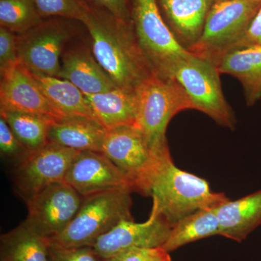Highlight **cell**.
I'll use <instances>...</instances> for the list:
<instances>
[{
	"instance_id": "6da1fadb",
	"label": "cell",
	"mask_w": 261,
	"mask_h": 261,
	"mask_svg": "<svg viewBox=\"0 0 261 261\" xmlns=\"http://www.w3.org/2000/svg\"><path fill=\"white\" fill-rule=\"evenodd\" d=\"M91 39V51L118 88L136 90L153 75L130 21H122L89 3L81 22Z\"/></svg>"
},
{
	"instance_id": "7a4b0ae2",
	"label": "cell",
	"mask_w": 261,
	"mask_h": 261,
	"mask_svg": "<svg viewBox=\"0 0 261 261\" xmlns=\"http://www.w3.org/2000/svg\"><path fill=\"white\" fill-rule=\"evenodd\" d=\"M149 196L159 214L172 227L197 211L217 207L229 200L222 192H213L204 178L176 167L170 151L160 158Z\"/></svg>"
},
{
	"instance_id": "3957f363",
	"label": "cell",
	"mask_w": 261,
	"mask_h": 261,
	"mask_svg": "<svg viewBox=\"0 0 261 261\" xmlns=\"http://www.w3.org/2000/svg\"><path fill=\"white\" fill-rule=\"evenodd\" d=\"M132 192L118 190L84 197L74 219L58 236L48 240L58 247H92L98 239L125 220H134Z\"/></svg>"
},
{
	"instance_id": "277c9868",
	"label": "cell",
	"mask_w": 261,
	"mask_h": 261,
	"mask_svg": "<svg viewBox=\"0 0 261 261\" xmlns=\"http://www.w3.org/2000/svg\"><path fill=\"white\" fill-rule=\"evenodd\" d=\"M138 112L136 125L140 128L155 155L169 150L166 130L173 117L192 110L186 92L174 79L152 75L137 89Z\"/></svg>"
},
{
	"instance_id": "5b68a950",
	"label": "cell",
	"mask_w": 261,
	"mask_h": 261,
	"mask_svg": "<svg viewBox=\"0 0 261 261\" xmlns=\"http://www.w3.org/2000/svg\"><path fill=\"white\" fill-rule=\"evenodd\" d=\"M130 20L136 39L153 74L171 78L178 62L190 51L166 23L157 0H132Z\"/></svg>"
},
{
	"instance_id": "8992f818",
	"label": "cell",
	"mask_w": 261,
	"mask_h": 261,
	"mask_svg": "<svg viewBox=\"0 0 261 261\" xmlns=\"http://www.w3.org/2000/svg\"><path fill=\"white\" fill-rule=\"evenodd\" d=\"M260 8L259 0L216 1L200 39L189 51L216 65L226 53L237 47Z\"/></svg>"
},
{
	"instance_id": "52a82bcc",
	"label": "cell",
	"mask_w": 261,
	"mask_h": 261,
	"mask_svg": "<svg viewBox=\"0 0 261 261\" xmlns=\"http://www.w3.org/2000/svg\"><path fill=\"white\" fill-rule=\"evenodd\" d=\"M216 65L190 53L178 62L171 73L186 92L192 110L205 113L218 124L233 129L237 121L223 92Z\"/></svg>"
},
{
	"instance_id": "ba28073f",
	"label": "cell",
	"mask_w": 261,
	"mask_h": 261,
	"mask_svg": "<svg viewBox=\"0 0 261 261\" xmlns=\"http://www.w3.org/2000/svg\"><path fill=\"white\" fill-rule=\"evenodd\" d=\"M101 152L129 178L134 192L149 196L151 180L160 158L166 152L155 155L137 125H122L107 130Z\"/></svg>"
},
{
	"instance_id": "9c48e42d",
	"label": "cell",
	"mask_w": 261,
	"mask_h": 261,
	"mask_svg": "<svg viewBox=\"0 0 261 261\" xmlns=\"http://www.w3.org/2000/svg\"><path fill=\"white\" fill-rule=\"evenodd\" d=\"M74 22L44 19L32 30L17 35L20 65L33 73L59 78L65 46L75 34Z\"/></svg>"
},
{
	"instance_id": "30bf717a",
	"label": "cell",
	"mask_w": 261,
	"mask_h": 261,
	"mask_svg": "<svg viewBox=\"0 0 261 261\" xmlns=\"http://www.w3.org/2000/svg\"><path fill=\"white\" fill-rule=\"evenodd\" d=\"M83 200L65 181L53 184L25 200L28 216L24 222L49 240L64 231L74 219Z\"/></svg>"
},
{
	"instance_id": "8fae6325",
	"label": "cell",
	"mask_w": 261,
	"mask_h": 261,
	"mask_svg": "<svg viewBox=\"0 0 261 261\" xmlns=\"http://www.w3.org/2000/svg\"><path fill=\"white\" fill-rule=\"evenodd\" d=\"M77 153L50 142L29 151L15 166L13 181L17 191L25 201L49 185L64 181Z\"/></svg>"
},
{
	"instance_id": "7c38bea8",
	"label": "cell",
	"mask_w": 261,
	"mask_h": 261,
	"mask_svg": "<svg viewBox=\"0 0 261 261\" xmlns=\"http://www.w3.org/2000/svg\"><path fill=\"white\" fill-rule=\"evenodd\" d=\"M171 228L152 203L150 216L145 222L121 221L98 239L92 247L103 258L116 256L134 248L161 247L167 240Z\"/></svg>"
},
{
	"instance_id": "4fadbf2b",
	"label": "cell",
	"mask_w": 261,
	"mask_h": 261,
	"mask_svg": "<svg viewBox=\"0 0 261 261\" xmlns=\"http://www.w3.org/2000/svg\"><path fill=\"white\" fill-rule=\"evenodd\" d=\"M64 181L83 197L118 190L134 192L129 178L104 154L95 151L78 152Z\"/></svg>"
},
{
	"instance_id": "5bb4252c",
	"label": "cell",
	"mask_w": 261,
	"mask_h": 261,
	"mask_svg": "<svg viewBox=\"0 0 261 261\" xmlns=\"http://www.w3.org/2000/svg\"><path fill=\"white\" fill-rule=\"evenodd\" d=\"M0 111L34 113L61 118L31 72L21 65L1 75Z\"/></svg>"
},
{
	"instance_id": "9a60e30c",
	"label": "cell",
	"mask_w": 261,
	"mask_h": 261,
	"mask_svg": "<svg viewBox=\"0 0 261 261\" xmlns=\"http://www.w3.org/2000/svg\"><path fill=\"white\" fill-rule=\"evenodd\" d=\"M217 0H157L163 18L187 50L201 37L206 18Z\"/></svg>"
},
{
	"instance_id": "2e32d148",
	"label": "cell",
	"mask_w": 261,
	"mask_h": 261,
	"mask_svg": "<svg viewBox=\"0 0 261 261\" xmlns=\"http://www.w3.org/2000/svg\"><path fill=\"white\" fill-rule=\"evenodd\" d=\"M59 78L68 81L84 94L102 93L116 87L92 51L84 47L64 51Z\"/></svg>"
},
{
	"instance_id": "e0dca14e",
	"label": "cell",
	"mask_w": 261,
	"mask_h": 261,
	"mask_svg": "<svg viewBox=\"0 0 261 261\" xmlns=\"http://www.w3.org/2000/svg\"><path fill=\"white\" fill-rule=\"evenodd\" d=\"M220 234L241 243L261 225V190L216 207Z\"/></svg>"
},
{
	"instance_id": "ac0fdd59",
	"label": "cell",
	"mask_w": 261,
	"mask_h": 261,
	"mask_svg": "<svg viewBox=\"0 0 261 261\" xmlns=\"http://www.w3.org/2000/svg\"><path fill=\"white\" fill-rule=\"evenodd\" d=\"M219 73L232 75L243 86L247 106L261 99V46L235 48L216 65Z\"/></svg>"
},
{
	"instance_id": "d6986e66",
	"label": "cell",
	"mask_w": 261,
	"mask_h": 261,
	"mask_svg": "<svg viewBox=\"0 0 261 261\" xmlns=\"http://www.w3.org/2000/svg\"><path fill=\"white\" fill-rule=\"evenodd\" d=\"M107 129L95 118L85 116L58 118L51 125L49 142L75 151L100 152Z\"/></svg>"
},
{
	"instance_id": "ffe728a7",
	"label": "cell",
	"mask_w": 261,
	"mask_h": 261,
	"mask_svg": "<svg viewBox=\"0 0 261 261\" xmlns=\"http://www.w3.org/2000/svg\"><path fill=\"white\" fill-rule=\"evenodd\" d=\"M85 96L94 118L106 129L136 124L138 112L137 89L116 87L102 93Z\"/></svg>"
},
{
	"instance_id": "44dd1931",
	"label": "cell",
	"mask_w": 261,
	"mask_h": 261,
	"mask_svg": "<svg viewBox=\"0 0 261 261\" xmlns=\"http://www.w3.org/2000/svg\"><path fill=\"white\" fill-rule=\"evenodd\" d=\"M30 72L62 118L85 116L95 118L85 94L78 87L63 79Z\"/></svg>"
},
{
	"instance_id": "7402d4cb",
	"label": "cell",
	"mask_w": 261,
	"mask_h": 261,
	"mask_svg": "<svg viewBox=\"0 0 261 261\" xmlns=\"http://www.w3.org/2000/svg\"><path fill=\"white\" fill-rule=\"evenodd\" d=\"M1 261H50L49 242L25 222L1 235Z\"/></svg>"
},
{
	"instance_id": "603a6c76",
	"label": "cell",
	"mask_w": 261,
	"mask_h": 261,
	"mask_svg": "<svg viewBox=\"0 0 261 261\" xmlns=\"http://www.w3.org/2000/svg\"><path fill=\"white\" fill-rule=\"evenodd\" d=\"M219 234L220 224L216 207L202 209L175 224L161 247L169 253L187 244Z\"/></svg>"
},
{
	"instance_id": "cb8c5ba5",
	"label": "cell",
	"mask_w": 261,
	"mask_h": 261,
	"mask_svg": "<svg viewBox=\"0 0 261 261\" xmlns=\"http://www.w3.org/2000/svg\"><path fill=\"white\" fill-rule=\"evenodd\" d=\"M0 115L29 151L47 145L51 125L58 119L44 115L14 111H0Z\"/></svg>"
},
{
	"instance_id": "d4e9b609",
	"label": "cell",
	"mask_w": 261,
	"mask_h": 261,
	"mask_svg": "<svg viewBox=\"0 0 261 261\" xmlns=\"http://www.w3.org/2000/svg\"><path fill=\"white\" fill-rule=\"evenodd\" d=\"M43 20L32 0H0V25L15 35L28 32Z\"/></svg>"
},
{
	"instance_id": "484cf974",
	"label": "cell",
	"mask_w": 261,
	"mask_h": 261,
	"mask_svg": "<svg viewBox=\"0 0 261 261\" xmlns=\"http://www.w3.org/2000/svg\"><path fill=\"white\" fill-rule=\"evenodd\" d=\"M42 19L64 18L82 22L88 10L87 0H32Z\"/></svg>"
},
{
	"instance_id": "4316f807",
	"label": "cell",
	"mask_w": 261,
	"mask_h": 261,
	"mask_svg": "<svg viewBox=\"0 0 261 261\" xmlns=\"http://www.w3.org/2000/svg\"><path fill=\"white\" fill-rule=\"evenodd\" d=\"M20 65L17 35L0 27V74Z\"/></svg>"
},
{
	"instance_id": "83f0119b",
	"label": "cell",
	"mask_w": 261,
	"mask_h": 261,
	"mask_svg": "<svg viewBox=\"0 0 261 261\" xmlns=\"http://www.w3.org/2000/svg\"><path fill=\"white\" fill-rule=\"evenodd\" d=\"M0 150L2 154L5 157L16 159L18 162L21 161L29 152L17 138L9 125L1 117H0Z\"/></svg>"
},
{
	"instance_id": "f1b7e54d",
	"label": "cell",
	"mask_w": 261,
	"mask_h": 261,
	"mask_svg": "<svg viewBox=\"0 0 261 261\" xmlns=\"http://www.w3.org/2000/svg\"><path fill=\"white\" fill-rule=\"evenodd\" d=\"M50 261H104L92 247L64 248L49 245Z\"/></svg>"
},
{
	"instance_id": "f546056e",
	"label": "cell",
	"mask_w": 261,
	"mask_h": 261,
	"mask_svg": "<svg viewBox=\"0 0 261 261\" xmlns=\"http://www.w3.org/2000/svg\"><path fill=\"white\" fill-rule=\"evenodd\" d=\"M89 3L106 10L122 21H130L132 0H87Z\"/></svg>"
},
{
	"instance_id": "4dcf8cb0",
	"label": "cell",
	"mask_w": 261,
	"mask_h": 261,
	"mask_svg": "<svg viewBox=\"0 0 261 261\" xmlns=\"http://www.w3.org/2000/svg\"><path fill=\"white\" fill-rule=\"evenodd\" d=\"M169 256L161 247L134 248L123 253V261H166Z\"/></svg>"
},
{
	"instance_id": "1f68e13d",
	"label": "cell",
	"mask_w": 261,
	"mask_h": 261,
	"mask_svg": "<svg viewBox=\"0 0 261 261\" xmlns=\"http://www.w3.org/2000/svg\"><path fill=\"white\" fill-rule=\"evenodd\" d=\"M250 45L261 46V8L252 20L245 36L235 48Z\"/></svg>"
},
{
	"instance_id": "d6a6232c",
	"label": "cell",
	"mask_w": 261,
	"mask_h": 261,
	"mask_svg": "<svg viewBox=\"0 0 261 261\" xmlns=\"http://www.w3.org/2000/svg\"><path fill=\"white\" fill-rule=\"evenodd\" d=\"M123 253L121 255H116V256L108 257L105 258L104 261H123Z\"/></svg>"
},
{
	"instance_id": "836d02e7",
	"label": "cell",
	"mask_w": 261,
	"mask_h": 261,
	"mask_svg": "<svg viewBox=\"0 0 261 261\" xmlns=\"http://www.w3.org/2000/svg\"><path fill=\"white\" fill-rule=\"evenodd\" d=\"M166 261H172V260H171V257L169 256V257H168V258L167 259V260H166Z\"/></svg>"
},
{
	"instance_id": "e575fe53",
	"label": "cell",
	"mask_w": 261,
	"mask_h": 261,
	"mask_svg": "<svg viewBox=\"0 0 261 261\" xmlns=\"http://www.w3.org/2000/svg\"><path fill=\"white\" fill-rule=\"evenodd\" d=\"M217 1H221V0H217Z\"/></svg>"
},
{
	"instance_id": "d590c367",
	"label": "cell",
	"mask_w": 261,
	"mask_h": 261,
	"mask_svg": "<svg viewBox=\"0 0 261 261\" xmlns=\"http://www.w3.org/2000/svg\"><path fill=\"white\" fill-rule=\"evenodd\" d=\"M259 1H260V2H261V0H259Z\"/></svg>"
}]
</instances>
